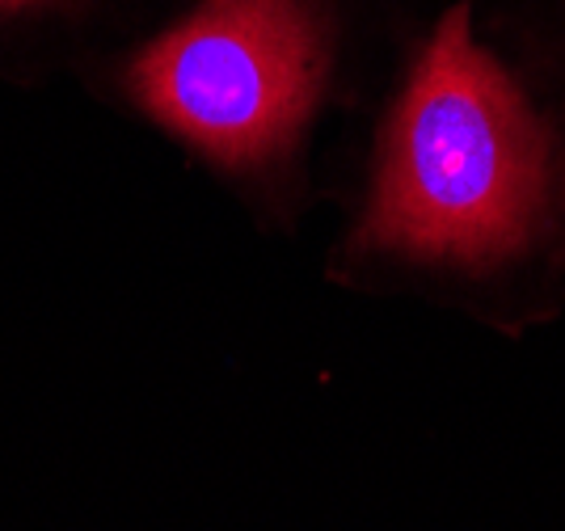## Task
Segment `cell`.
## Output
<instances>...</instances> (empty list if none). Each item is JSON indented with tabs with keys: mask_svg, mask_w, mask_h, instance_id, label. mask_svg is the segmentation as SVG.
<instances>
[{
	"mask_svg": "<svg viewBox=\"0 0 565 531\" xmlns=\"http://www.w3.org/2000/svg\"><path fill=\"white\" fill-rule=\"evenodd\" d=\"M541 199V131L456 9L393 115L359 241L409 257L494 262L527 241Z\"/></svg>",
	"mask_w": 565,
	"mask_h": 531,
	"instance_id": "1",
	"label": "cell"
},
{
	"mask_svg": "<svg viewBox=\"0 0 565 531\" xmlns=\"http://www.w3.org/2000/svg\"><path fill=\"white\" fill-rule=\"evenodd\" d=\"M127 85L143 110L224 164L291 144L321 89V43L300 0H203L140 51Z\"/></svg>",
	"mask_w": 565,
	"mask_h": 531,
	"instance_id": "2",
	"label": "cell"
},
{
	"mask_svg": "<svg viewBox=\"0 0 565 531\" xmlns=\"http://www.w3.org/2000/svg\"><path fill=\"white\" fill-rule=\"evenodd\" d=\"M25 4H34V0H0V9H25Z\"/></svg>",
	"mask_w": 565,
	"mask_h": 531,
	"instance_id": "3",
	"label": "cell"
}]
</instances>
